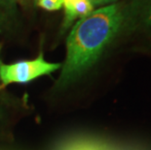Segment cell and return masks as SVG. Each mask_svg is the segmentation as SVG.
Masks as SVG:
<instances>
[{
  "instance_id": "7",
  "label": "cell",
  "mask_w": 151,
  "mask_h": 150,
  "mask_svg": "<svg viewBox=\"0 0 151 150\" xmlns=\"http://www.w3.org/2000/svg\"><path fill=\"white\" fill-rule=\"evenodd\" d=\"M94 6H106L110 4H114L117 0H91Z\"/></svg>"
},
{
  "instance_id": "2",
  "label": "cell",
  "mask_w": 151,
  "mask_h": 150,
  "mask_svg": "<svg viewBox=\"0 0 151 150\" xmlns=\"http://www.w3.org/2000/svg\"><path fill=\"white\" fill-rule=\"evenodd\" d=\"M60 67V63L48 62L40 53L33 60H20L9 65L0 62V82L2 86L27 84L41 76L49 75Z\"/></svg>"
},
{
  "instance_id": "1",
  "label": "cell",
  "mask_w": 151,
  "mask_h": 150,
  "mask_svg": "<svg viewBox=\"0 0 151 150\" xmlns=\"http://www.w3.org/2000/svg\"><path fill=\"white\" fill-rule=\"evenodd\" d=\"M123 4L102 6L73 25L66 41V57L58 80L59 88L65 87L82 76L123 29Z\"/></svg>"
},
{
  "instance_id": "3",
  "label": "cell",
  "mask_w": 151,
  "mask_h": 150,
  "mask_svg": "<svg viewBox=\"0 0 151 150\" xmlns=\"http://www.w3.org/2000/svg\"><path fill=\"white\" fill-rule=\"evenodd\" d=\"M123 8V29L151 35V0H129Z\"/></svg>"
},
{
  "instance_id": "5",
  "label": "cell",
  "mask_w": 151,
  "mask_h": 150,
  "mask_svg": "<svg viewBox=\"0 0 151 150\" xmlns=\"http://www.w3.org/2000/svg\"><path fill=\"white\" fill-rule=\"evenodd\" d=\"M63 0H36L35 4L46 11H59L63 7Z\"/></svg>"
},
{
  "instance_id": "4",
  "label": "cell",
  "mask_w": 151,
  "mask_h": 150,
  "mask_svg": "<svg viewBox=\"0 0 151 150\" xmlns=\"http://www.w3.org/2000/svg\"><path fill=\"white\" fill-rule=\"evenodd\" d=\"M63 6L65 9L63 30H65L75 21L87 17L95 10L91 0H63Z\"/></svg>"
},
{
  "instance_id": "6",
  "label": "cell",
  "mask_w": 151,
  "mask_h": 150,
  "mask_svg": "<svg viewBox=\"0 0 151 150\" xmlns=\"http://www.w3.org/2000/svg\"><path fill=\"white\" fill-rule=\"evenodd\" d=\"M12 8L11 0H0V24L8 18Z\"/></svg>"
}]
</instances>
